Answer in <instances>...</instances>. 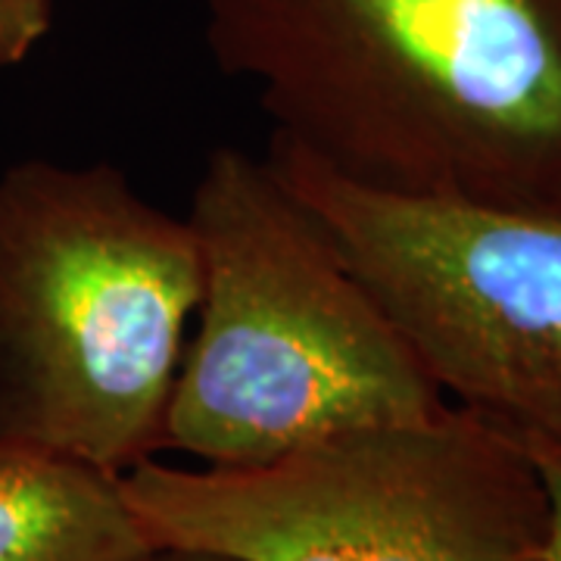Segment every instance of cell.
I'll list each match as a JSON object with an SVG mask.
<instances>
[{
	"mask_svg": "<svg viewBox=\"0 0 561 561\" xmlns=\"http://www.w3.org/2000/svg\"><path fill=\"white\" fill-rule=\"evenodd\" d=\"M201 302L187 216L113 162L0 172V443L110 474L165 449Z\"/></svg>",
	"mask_w": 561,
	"mask_h": 561,
	"instance_id": "3957f363",
	"label": "cell"
},
{
	"mask_svg": "<svg viewBox=\"0 0 561 561\" xmlns=\"http://www.w3.org/2000/svg\"><path fill=\"white\" fill-rule=\"evenodd\" d=\"M540 468L549 500V561H561V443H524Z\"/></svg>",
	"mask_w": 561,
	"mask_h": 561,
	"instance_id": "ba28073f",
	"label": "cell"
},
{
	"mask_svg": "<svg viewBox=\"0 0 561 561\" xmlns=\"http://www.w3.org/2000/svg\"><path fill=\"white\" fill-rule=\"evenodd\" d=\"M272 140L368 191L561 209V0H203Z\"/></svg>",
	"mask_w": 561,
	"mask_h": 561,
	"instance_id": "6da1fadb",
	"label": "cell"
},
{
	"mask_svg": "<svg viewBox=\"0 0 561 561\" xmlns=\"http://www.w3.org/2000/svg\"><path fill=\"white\" fill-rule=\"evenodd\" d=\"M54 25V0H0V69L25 62Z\"/></svg>",
	"mask_w": 561,
	"mask_h": 561,
	"instance_id": "52a82bcc",
	"label": "cell"
},
{
	"mask_svg": "<svg viewBox=\"0 0 561 561\" xmlns=\"http://www.w3.org/2000/svg\"><path fill=\"white\" fill-rule=\"evenodd\" d=\"M157 546L101 468L0 443V561H150Z\"/></svg>",
	"mask_w": 561,
	"mask_h": 561,
	"instance_id": "8992f818",
	"label": "cell"
},
{
	"mask_svg": "<svg viewBox=\"0 0 561 561\" xmlns=\"http://www.w3.org/2000/svg\"><path fill=\"white\" fill-rule=\"evenodd\" d=\"M268 162L446 400L524 443H561V209L381 194L278 140Z\"/></svg>",
	"mask_w": 561,
	"mask_h": 561,
	"instance_id": "5b68a950",
	"label": "cell"
},
{
	"mask_svg": "<svg viewBox=\"0 0 561 561\" xmlns=\"http://www.w3.org/2000/svg\"><path fill=\"white\" fill-rule=\"evenodd\" d=\"M150 561H238L219 556V552H201V549H157Z\"/></svg>",
	"mask_w": 561,
	"mask_h": 561,
	"instance_id": "9c48e42d",
	"label": "cell"
},
{
	"mask_svg": "<svg viewBox=\"0 0 561 561\" xmlns=\"http://www.w3.org/2000/svg\"><path fill=\"white\" fill-rule=\"evenodd\" d=\"M187 221L201 250V302L165 449L247 468L449 402L268 157L213 150Z\"/></svg>",
	"mask_w": 561,
	"mask_h": 561,
	"instance_id": "7a4b0ae2",
	"label": "cell"
},
{
	"mask_svg": "<svg viewBox=\"0 0 561 561\" xmlns=\"http://www.w3.org/2000/svg\"><path fill=\"white\" fill-rule=\"evenodd\" d=\"M122 493L157 549L238 561H549L540 468L500 421L446 402L247 468L140 461Z\"/></svg>",
	"mask_w": 561,
	"mask_h": 561,
	"instance_id": "277c9868",
	"label": "cell"
}]
</instances>
